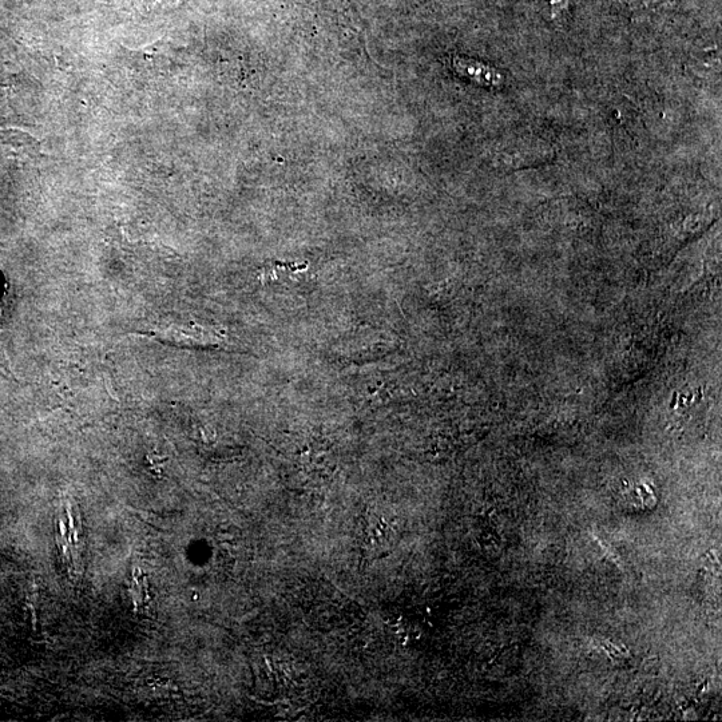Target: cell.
<instances>
[{
	"label": "cell",
	"mask_w": 722,
	"mask_h": 722,
	"mask_svg": "<svg viewBox=\"0 0 722 722\" xmlns=\"http://www.w3.org/2000/svg\"><path fill=\"white\" fill-rule=\"evenodd\" d=\"M67 522L58 521V550L62 565L69 571L70 577L77 578L83 569V538L81 518L75 521L71 506L66 511Z\"/></svg>",
	"instance_id": "obj_1"
},
{
	"label": "cell",
	"mask_w": 722,
	"mask_h": 722,
	"mask_svg": "<svg viewBox=\"0 0 722 722\" xmlns=\"http://www.w3.org/2000/svg\"><path fill=\"white\" fill-rule=\"evenodd\" d=\"M153 336L166 344L176 345V347H206V345H214L220 341V336L202 328L200 325H169V327L157 329Z\"/></svg>",
	"instance_id": "obj_2"
},
{
	"label": "cell",
	"mask_w": 722,
	"mask_h": 722,
	"mask_svg": "<svg viewBox=\"0 0 722 722\" xmlns=\"http://www.w3.org/2000/svg\"><path fill=\"white\" fill-rule=\"evenodd\" d=\"M38 141L19 129L0 128V156L11 161H29L37 156Z\"/></svg>",
	"instance_id": "obj_3"
},
{
	"label": "cell",
	"mask_w": 722,
	"mask_h": 722,
	"mask_svg": "<svg viewBox=\"0 0 722 722\" xmlns=\"http://www.w3.org/2000/svg\"><path fill=\"white\" fill-rule=\"evenodd\" d=\"M178 0H144V5L152 10H168L170 6L176 5Z\"/></svg>",
	"instance_id": "obj_4"
}]
</instances>
